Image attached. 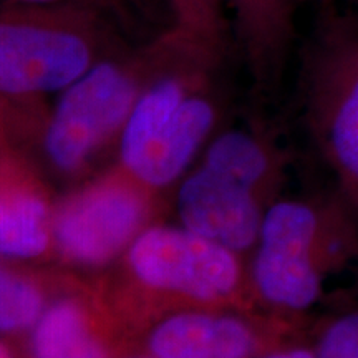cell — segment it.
<instances>
[{"label": "cell", "mask_w": 358, "mask_h": 358, "mask_svg": "<svg viewBox=\"0 0 358 358\" xmlns=\"http://www.w3.org/2000/svg\"><path fill=\"white\" fill-rule=\"evenodd\" d=\"M128 261L143 284L201 302L234 301L244 284L239 252L186 227L141 232L133 241Z\"/></svg>", "instance_id": "5b68a950"}, {"label": "cell", "mask_w": 358, "mask_h": 358, "mask_svg": "<svg viewBox=\"0 0 358 358\" xmlns=\"http://www.w3.org/2000/svg\"><path fill=\"white\" fill-rule=\"evenodd\" d=\"M58 3H78V6L96 7L101 10L113 13L120 20L127 19V8L123 0H0L3 6H58Z\"/></svg>", "instance_id": "9a60e30c"}, {"label": "cell", "mask_w": 358, "mask_h": 358, "mask_svg": "<svg viewBox=\"0 0 358 358\" xmlns=\"http://www.w3.org/2000/svg\"><path fill=\"white\" fill-rule=\"evenodd\" d=\"M42 295L29 280L0 267V332H15L35 324Z\"/></svg>", "instance_id": "4fadbf2b"}, {"label": "cell", "mask_w": 358, "mask_h": 358, "mask_svg": "<svg viewBox=\"0 0 358 358\" xmlns=\"http://www.w3.org/2000/svg\"><path fill=\"white\" fill-rule=\"evenodd\" d=\"M310 343L315 358H358V303L327 313Z\"/></svg>", "instance_id": "5bb4252c"}, {"label": "cell", "mask_w": 358, "mask_h": 358, "mask_svg": "<svg viewBox=\"0 0 358 358\" xmlns=\"http://www.w3.org/2000/svg\"><path fill=\"white\" fill-rule=\"evenodd\" d=\"M216 122L217 106L213 98L203 90L191 93L153 134L129 171L151 186L168 185L191 163Z\"/></svg>", "instance_id": "30bf717a"}, {"label": "cell", "mask_w": 358, "mask_h": 358, "mask_svg": "<svg viewBox=\"0 0 358 358\" xmlns=\"http://www.w3.org/2000/svg\"><path fill=\"white\" fill-rule=\"evenodd\" d=\"M0 358H13L10 350H8L6 343H2V342H0Z\"/></svg>", "instance_id": "e0dca14e"}, {"label": "cell", "mask_w": 358, "mask_h": 358, "mask_svg": "<svg viewBox=\"0 0 358 358\" xmlns=\"http://www.w3.org/2000/svg\"><path fill=\"white\" fill-rule=\"evenodd\" d=\"M262 332L234 313H179L150 337L153 358H257Z\"/></svg>", "instance_id": "ba28073f"}, {"label": "cell", "mask_w": 358, "mask_h": 358, "mask_svg": "<svg viewBox=\"0 0 358 358\" xmlns=\"http://www.w3.org/2000/svg\"><path fill=\"white\" fill-rule=\"evenodd\" d=\"M134 64L105 58L62 92L45 128L43 146L55 166L78 168L123 129L141 95Z\"/></svg>", "instance_id": "277c9868"}, {"label": "cell", "mask_w": 358, "mask_h": 358, "mask_svg": "<svg viewBox=\"0 0 358 358\" xmlns=\"http://www.w3.org/2000/svg\"><path fill=\"white\" fill-rule=\"evenodd\" d=\"M47 206L22 189H0V256L37 257L47 249Z\"/></svg>", "instance_id": "7c38bea8"}, {"label": "cell", "mask_w": 358, "mask_h": 358, "mask_svg": "<svg viewBox=\"0 0 358 358\" xmlns=\"http://www.w3.org/2000/svg\"><path fill=\"white\" fill-rule=\"evenodd\" d=\"M358 267V209L330 181L308 198L275 201L254 245L250 285L268 307L302 315L325 284Z\"/></svg>", "instance_id": "6da1fadb"}, {"label": "cell", "mask_w": 358, "mask_h": 358, "mask_svg": "<svg viewBox=\"0 0 358 358\" xmlns=\"http://www.w3.org/2000/svg\"><path fill=\"white\" fill-rule=\"evenodd\" d=\"M267 186L201 166L179 191L178 209L186 229L243 254L254 249L268 204Z\"/></svg>", "instance_id": "8992f818"}, {"label": "cell", "mask_w": 358, "mask_h": 358, "mask_svg": "<svg viewBox=\"0 0 358 358\" xmlns=\"http://www.w3.org/2000/svg\"><path fill=\"white\" fill-rule=\"evenodd\" d=\"M306 2H307V0H306ZM320 2H322V3H324V6H325V7H327V6H329V0H320Z\"/></svg>", "instance_id": "ac0fdd59"}, {"label": "cell", "mask_w": 358, "mask_h": 358, "mask_svg": "<svg viewBox=\"0 0 358 358\" xmlns=\"http://www.w3.org/2000/svg\"><path fill=\"white\" fill-rule=\"evenodd\" d=\"M118 22L78 3L0 7V96L64 92L108 58Z\"/></svg>", "instance_id": "7a4b0ae2"}, {"label": "cell", "mask_w": 358, "mask_h": 358, "mask_svg": "<svg viewBox=\"0 0 358 358\" xmlns=\"http://www.w3.org/2000/svg\"><path fill=\"white\" fill-rule=\"evenodd\" d=\"M299 87L308 138L358 209V10L322 15L303 47Z\"/></svg>", "instance_id": "3957f363"}, {"label": "cell", "mask_w": 358, "mask_h": 358, "mask_svg": "<svg viewBox=\"0 0 358 358\" xmlns=\"http://www.w3.org/2000/svg\"><path fill=\"white\" fill-rule=\"evenodd\" d=\"M355 2H357V6H358V0H355Z\"/></svg>", "instance_id": "d6986e66"}, {"label": "cell", "mask_w": 358, "mask_h": 358, "mask_svg": "<svg viewBox=\"0 0 358 358\" xmlns=\"http://www.w3.org/2000/svg\"><path fill=\"white\" fill-rule=\"evenodd\" d=\"M32 327V358H106L105 348L90 332L83 312L75 303H53Z\"/></svg>", "instance_id": "8fae6325"}, {"label": "cell", "mask_w": 358, "mask_h": 358, "mask_svg": "<svg viewBox=\"0 0 358 358\" xmlns=\"http://www.w3.org/2000/svg\"><path fill=\"white\" fill-rule=\"evenodd\" d=\"M306 0H227L231 29L259 85L280 77L295 42V17Z\"/></svg>", "instance_id": "9c48e42d"}, {"label": "cell", "mask_w": 358, "mask_h": 358, "mask_svg": "<svg viewBox=\"0 0 358 358\" xmlns=\"http://www.w3.org/2000/svg\"><path fill=\"white\" fill-rule=\"evenodd\" d=\"M143 216L141 198L128 187H92L64 206L55 221V239L73 261L101 264L133 239Z\"/></svg>", "instance_id": "52a82bcc"}, {"label": "cell", "mask_w": 358, "mask_h": 358, "mask_svg": "<svg viewBox=\"0 0 358 358\" xmlns=\"http://www.w3.org/2000/svg\"><path fill=\"white\" fill-rule=\"evenodd\" d=\"M257 358H315L312 343H292V345H280L272 350L264 352Z\"/></svg>", "instance_id": "2e32d148"}]
</instances>
